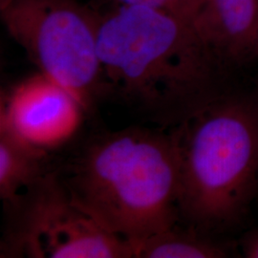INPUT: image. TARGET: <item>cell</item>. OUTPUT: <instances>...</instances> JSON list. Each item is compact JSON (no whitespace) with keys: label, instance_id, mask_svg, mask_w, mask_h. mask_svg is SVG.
<instances>
[{"label":"cell","instance_id":"6da1fadb","mask_svg":"<svg viewBox=\"0 0 258 258\" xmlns=\"http://www.w3.org/2000/svg\"><path fill=\"white\" fill-rule=\"evenodd\" d=\"M103 100L170 129L227 91L226 70L194 24L156 10L99 12Z\"/></svg>","mask_w":258,"mask_h":258},{"label":"cell","instance_id":"7a4b0ae2","mask_svg":"<svg viewBox=\"0 0 258 258\" xmlns=\"http://www.w3.org/2000/svg\"><path fill=\"white\" fill-rule=\"evenodd\" d=\"M54 167L72 202L133 249L180 224L172 128L130 126L94 134Z\"/></svg>","mask_w":258,"mask_h":258},{"label":"cell","instance_id":"3957f363","mask_svg":"<svg viewBox=\"0 0 258 258\" xmlns=\"http://www.w3.org/2000/svg\"><path fill=\"white\" fill-rule=\"evenodd\" d=\"M172 129L180 224L211 236L232 229L258 191V98L227 90Z\"/></svg>","mask_w":258,"mask_h":258},{"label":"cell","instance_id":"277c9868","mask_svg":"<svg viewBox=\"0 0 258 258\" xmlns=\"http://www.w3.org/2000/svg\"><path fill=\"white\" fill-rule=\"evenodd\" d=\"M0 12L38 72L72 93L87 114L103 101L99 12L78 0H13Z\"/></svg>","mask_w":258,"mask_h":258},{"label":"cell","instance_id":"5b68a950","mask_svg":"<svg viewBox=\"0 0 258 258\" xmlns=\"http://www.w3.org/2000/svg\"><path fill=\"white\" fill-rule=\"evenodd\" d=\"M4 212L1 257L134 258L131 244L72 202L54 164Z\"/></svg>","mask_w":258,"mask_h":258},{"label":"cell","instance_id":"8992f818","mask_svg":"<svg viewBox=\"0 0 258 258\" xmlns=\"http://www.w3.org/2000/svg\"><path fill=\"white\" fill-rule=\"evenodd\" d=\"M87 115L72 93L38 71L1 95L0 130L47 155L72 141Z\"/></svg>","mask_w":258,"mask_h":258},{"label":"cell","instance_id":"52a82bcc","mask_svg":"<svg viewBox=\"0 0 258 258\" xmlns=\"http://www.w3.org/2000/svg\"><path fill=\"white\" fill-rule=\"evenodd\" d=\"M194 25L226 71L258 58L256 0H205Z\"/></svg>","mask_w":258,"mask_h":258},{"label":"cell","instance_id":"ba28073f","mask_svg":"<svg viewBox=\"0 0 258 258\" xmlns=\"http://www.w3.org/2000/svg\"><path fill=\"white\" fill-rule=\"evenodd\" d=\"M50 155L38 152L0 130V199L6 209L51 169Z\"/></svg>","mask_w":258,"mask_h":258},{"label":"cell","instance_id":"9c48e42d","mask_svg":"<svg viewBox=\"0 0 258 258\" xmlns=\"http://www.w3.org/2000/svg\"><path fill=\"white\" fill-rule=\"evenodd\" d=\"M229 254L226 244L181 224L152 235L134 248V258H222Z\"/></svg>","mask_w":258,"mask_h":258},{"label":"cell","instance_id":"30bf717a","mask_svg":"<svg viewBox=\"0 0 258 258\" xmlns=\"http://www.w3.org/2000/svg\"><path fill=\"white\" fill-rule=\"evenodd\" d=\"M114 4L156 10L194 24L201 13L205 0H112Z\"/></svg>","mask_w":258,"mask_h":258},{"label":"cell","instance_id":"8fae6325","mask_svg":"<svg viewBox=\"0 0 258 258\" xmlns=\"http://www.w3.org/2000/svg\"><path fill=\"white\" fill-rule=\"evenodd\" d=\"M243 254L248 258H258V228L246 233L241 240Z\"/></svg>","mask_w":258,"mask_h":258},{"label":"cell","instance_id":"7c38bea8","mask_svg":"<svg viewBox=\"0 0 258 258\" xmlns=\"http://www.w3.org/2000/svg\"><path fill=\"white\" fill-rule=\"evenodd\" d=\"M13 0H0V10L4 9L6 6H8Z\"/></svg>","mask_w":258,"mask_h":258},{"label":"cell","instance_id":"4fadbf2b","mask_svg":"<svg viewBox=\"0 0 258 258\" xmlns=\"http://www.w3.org/2000/svg\"><path fill=\"white\" fill-rule=\"evenodd\" d=\"M257 1V11H258V0H256Z\"/></svg>","mask_w":258,"mask_h":258}]
</instances>
